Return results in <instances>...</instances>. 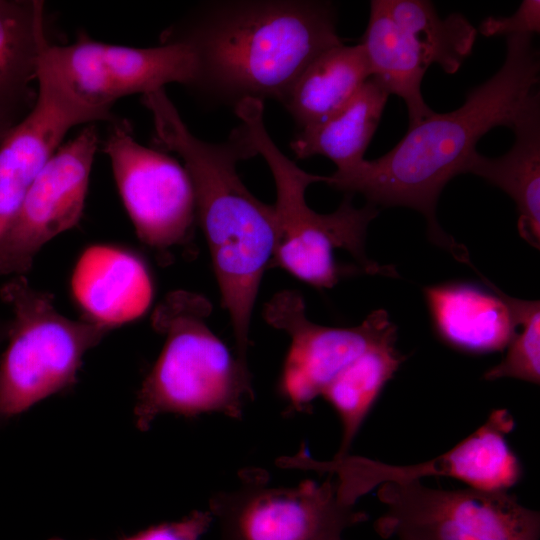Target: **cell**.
Returning <instances> with one entry per match:
<instances>
[{
  "label": "cell",
  "mask_w": 540,
  "mask_h": 540,
  "mask_svg": "<svg viewBox=\"0 0 540 540\" xmlns=\"http://www.w3.org/2000/svg\"><path fill=\"white\" fill-rule=\"evenodd\" d=\"M539 76V53L532 36H507L501 68L473 88L459 108L441 114L433 111L408 127L389 152L375 160L365 159L352 170L335 171L326 184L346 194L360 193L375 206L419 211L432 241L462 261L467 250L441 229L436 218L440 193L463 173L484 134L497 126L511 129L536 92Z\"/></svg>",
  "instance_id": "cell-1"
},
{
  "label": "cell",
  "mask_w": 540,
  "mask_h": 540,
  "mask_svg": "<svg viewBox=\"0 0 540 540\" xmlns=\"http://www.w3.org/2000/svg\"><path fill=\"white\" fill-rule=\"evenodd\" d=\"M160 41L188 45L192 89L215 102L281 101L304 68L343 43L333 3L317 0H215L164 30Z\"/></svg>",
  "instance_id": "cell-2"
},
{
  "label": "cell",
  "mask_w": 540,
  "mask_h": 540,
  "mask_svg": "<svg viewBox=\"0 0 540 540\" xmlns=\"http://www.w3.org/2000/svg\"><path fill=\"white\" fill-rule=\"evenodd\" d=\"M142 104L152 115L155 148L177 154L191 178L197 223L230 316L237 357L247 363L252 310L278 234L274 204L252 195L236 170L239 161L258 154L243 125L223 142L196 137L164 90L145 96Z\"/></svg>",
  "instance_id": "cell-3"
},
{
  "label": "cell",
  "mask_w": 540,
  "mask_h": 540,
  "mask_svg": "<svg viewBox=\"0 0 540 540\" xmlns=\"http://www.w3.org/2000/svg\"><path fill=\"white\" fill-rule=\"evenodd\" d=\"M234 111L276 186L278 234L270 267H280L316 288H331L346 273L397 276L394 267L381 266L366 255V232L378 215L377 206L357 208L353 195L346 194L334 212H315L306 203V189L326 183L327 177L302 170L276 146L264 124L263 101L243 100Z\"/></svg>",
  "instance_id": "cell-4"
},
{
  "label": "cell",
  "mask_w": 540,
  "mask_h": 540,
  "mask_svg": "<svg viewBox=\"0 0 540 540\" xmlns=\"http://www.w3.org/2000/svg\"><path fill=\"white\" fill-rule=\"evenodd\" d=\"M211 312L207 298L185 290L168 293L155 308L152 327L165 343L137 396L139 430H148L163 413H221L238 419L253 399L248 364L211 331L206 322Z\"/></svg>",
  "instance_id": "cell-5"
},
{
  "label": "cell",
  "mask_w": 540,
  "mask_h": 540,
  "mask_svg": "<svg viewBox=\"0 0 540 540\" xmlns=\"http://www.w3.org/2000/svg\"><path fill=\"white\" fill-rule=\"evenodd\" d=\"M0 297L12 312L0 356L2 421L74 385L84 355L110 330L62 315L53 296L31 286L25 275L7 280Z\"/></svg>",
  "instance_id": "cell-6"
},
{
  "label": "cell",
  "mask_w": 540,
  "mask_h": 540,
  "mask_svg": "<svg viewBox=\"0 0 540 540\" xmlns=\"http://www.w3.org/2000/svg\"><path fill=\"white\" fill-rule=\"evenodd\" d=\"M196 72L194 53L182 42L160 41L155 47L136 48L96 41L81 33L67 45L49 43L37 75L110 124L119 120L111 108L120 98L143 96L172 83L192 88Z\"/></svg>",
  "instance_id": "cell-7"
},
{
  "label": "cell",
  "mask_w": 540,
  "mask_h": 540,
  "mask_svg": "<svg viewBox=\"0 0 540 540\" xmlns=\"http://www.w3.org/2000/svg\"><path fill=\"white\" fill-rule=\"evenodd\" d=\"M295 487L270 484L268 473L245 468L238 485L215 493L209 511L219 540H343L346 529L368 519L342 496L337 478Z\"/></svg>",
  "instance_id": "cell-8"
},
{
  "label": "cell",
  "mask_w": 540,
  "mask_h": 540,
  "mask_svg": "<svg viewBox=\"0 0 540 540\" xmlns=\"http://www.w3.org/2000/svg\"><path fill=\"white\" fill-rule=\"evenodd\" d=\"M376 489L384 512L374 529L383 539L540 540V513L509 490H444L421 481Z\"/></svg>",
  "instance_id": "cell-9"
},
{
  "label": "cell",
  "mask_w": 540,
  "mask_h": 540,
  "mask_svg": "<svg viewBox=\"0 0 540 540\" xmlns=\"http://www.w3.org/2000/svg\"><path fill=\"white\" fill-rule=\"evenodd\" d=\"M102 150L139 240L164 257L175 248L191 253L196 200L184 165L165 151L138 143L123 119L110 123Z\"/></svg>",
  "instance_id": "cell-10"
},
{
  "label": "cell",
  "mask_w": 540,
  "mask_h": 540,
  "mask_svg": "<svg viewBox=\"0 0 540 540\" xmlns=\"http://www.w3.org/2000/svg\"><path fill=\"white\" fill-rule=\"evenodd\" d=\"M514 425L508 410L495 409L453 448L416 464H388L349 454L326 462L307 457L302 466L304 470L335 475L343 496L353 504L381 484L421 481L425 477H448L470 488L504 491L522 476L521 463L506 440Z\"/></svg>",
  "instance_id": "cell-11"
},
{
  "label": "cell",
  "mask_w": 540,
  "mask_h": 540,
  "mask_svg": "<svg viewBox=\"0 0 540 540\" xmlns=\"http://www.w3.org/2000/svg\"><path fill=\"white\" fill-rule=\"evenodd\" d=\"M99 143L88 124L47 161L0 235V276L25 275L45 244L79 223Z\"/></svg>",
  "instance_id": "cell-12"
},
{
  "label": "cell",
  "mask_w": 540,
  "mask_h": 540,
  "mask_svg": "<svg viewBox=\"0 0 540 540\" xmlns=\"http://www.w3.org/2000/svg\"><path fill=\"white\" fill-rule=\"evenodd\" d=\"M267 323L291 338L279 390L289 410L303 412L326 386L370 347L397 337L388 313L374 310L355 327L336 328L313 323L295 290L276 293L264 306Z\"/></svg>",
  "instance_id": "cell-13"
},
{
  "label": "cell",
  "mask_w": 540,
  "mask_h": 540,
  "mask_svg": "<svg viewBox=\"0 0 540 540\" xmlns=\"http://www.w3.org/2000/svg\"><path fill=\"white\" fill-rule=\"evenodd\" d=\"M36 83L34 106L0 143V235L67 132L80 124L107 122L46 77L37 75Z\"/></svg>",
  "instance_id": "cell-14"
},
{
  "label": "cell",
  "mask_w": 540,
  "mask_h": 540,
  "mask_svg": "<svg viewBox=\"0 0 540 540\" xmlns=\"http://www.w3.org/2000/svg\"><path fill=\"white\" fill-rule=\"evenodd\" d=\"M71 291L83 319L111 330L146 313L153 299V282L138 254L96 244L78 258Z\"/></svg>",
  "instance_id": "cell-15"
},
{
  "label": "cell",
  "mask_w": 540,
  "mask_h": 540,
  "mask_svg": "<svg viewBox=\"0 0 540 540\" xmlns=\"http://www.w3.org/2000/svg\"><path fill=\"white\" fill-rule=\"evenodd\" d=\"M482 279L489 289L466 282L424 288L435 332L456 350L473 354L502 351L517 332L509 296Z\"/></svg>",
  "instance_id": "cell-16"
},
{
  "label": "cell",
  "mask_w": 540,
  "mask_h": 540,
  "mask_svg": "<svg viewBox=\"0 0 540 540\" xmlns=\"http://www.w3.org/2000/svg\"><path fill=\"white\" fill-rule=\"evenodd\" d=\"M41 0H0V121L14 126L34 106L39 60L49 44Z\"/></svg>",
  "instance_id": "cell-17"
},
{
  "label": "cell",
  "mask_w": 540,
  "mask_h": 540,
  "mask_svg": "<svg viewBox=\"0 0 540 540\" xmlns=\"http://www.w3.org/2000/svg\"><path fill=\"white\" fill-rule=\"evenodd\" d=\"M512 148L503 156H470L463 173L482 177L506 192L516 203L518 231L529 244H540V94L534 93L511 127Z\"/></svg>",
  "instance_id": "cell-18"
},
{
  "label": "cell",
  "mask_w": 540,
  "mask_h": 540,
  "mask_svg": "<svg viewBox=\"0 0 540 540\" xmlns=\"http://www.w3.org/2000/svg\"><path fill=\"white\" fill-rule=\"evenodd\" d=\"M389 93L370 77L338 111L299 129L290 143L296 158L320 155L334 162L336 172L354 169L376 132Z\"/></svg>",
  "instance_id": "cell-19"
},
{
  "label": "cell",
  "mask_w": 540,
  "mask_h": 540,
  "mask_svg": "<svg viewBox=\"0 0 540 540\" xmlns=\"http://www.w3.org/2000/svg\"><path fill=\"white\" fill-rule=\"evenodd\" d=\"M369 78L364 46L342 43L312 60L280 102L301 129L334 114Z\"/></svg>",
  "instance_id": "cell-20"
},
{
  "label": "cell",
  "mask_w": 540,
  "mask_h": 540,
  "mask_svg": "<svg viewBox=\"0 0 540 540\" xmlns=\"http://www.w3.org/2000/svg\"><path fill=\"white\" fill-rule=\"evenodd\" d=\"M361 44L366 52L370 77L389 95L395 94L405 102L408 127L433 113L421 92L429 65L410 35L386 12L381 0L370 2L369 20Z\"/></svg>",
  "instance_id": "cell-21"
},
{
  "label": "cell",
  "mask_w": 540,
  "mask_h": 540,
  "mask_svg": "<svg viewBox=\"0 0 540 540\" xmlns=\"http://www.w3.org/2000/svg\"><path fill=\"white\" fill-rule=\"evenodd\" d=\"M396 340L392 337L367 349L323 390L321 396L332 406L342 427L341 444L333 459L349 455L365 418L405 360L396 349Z\"/></svg>",
  "instance_id": "cell-22"
},
{
  "label": "cell",
  "mask_w": 540,
  "mask_h": 540,
  "mask_svg": "<svg viewBox=\"0 0 540 540\" xmlns=\"http://www.w3.org/2000/svg\"><path fill=\"white\" fill-rule=\"evenodd\" d=\"M390 17L414 40L426 63L456 73L472 53L477 30L461 13L442 18L426 0H381Z\"/></svg>",
  "instance_id": "cell-23"
},
{
  "label": "cell",
  "mask_w": 540,
  "mask_h": 540,
  "mask_svg": "<svg viewBox=\"0 0 540 540\" xmlns=\"http://www.w3.org/2000/svg\"><path fill=\"white\" fill-rule=\"evenodd\" d=\"M509 304L521 331L515 333L503 360L484 373L494 381L514 378L533 384L540 382V302L509 297Z\"/></svg>",
  "instance_id": "cell-24"
},
{
  "label": "cell",
  "mask_w": 540,
  "mask_h": 540,
  "mask_svg": "<svg viewBox=\"0 0 540 540\" xmlns=\"http://www.w3.org/2000/svg\"><path fill=\"white\" fill-rule=\"evenodd\" d=\"M213 521L209 510H196L180 520L151 526L120 540H201Z\"/></svg>",
  "instance_id": "cell-25"
},
{
  "label": "cell",
  "mask_w": 540,
  "mask_h": 540,
  "mask_svg": "<svg viewBox=\"0 0 540 540\" xmlns=\"http://www.w3.org/2000/svg\"><path fill=\"white\" fill-rule=\"evenodd\" d=\"M478 31L485 37L530 35L540 32V1L523 0L509 17L485 18Z\"/></svg>",
  "instance_id": "cell-26"
},
{
  "label": "cell",
  "mask_w": 540,
  "mask_h": 540,
  "mask_svg": "<svg viewBox=\"0 0 540 540\" xmlns=\"http://www.w3.org/2000/svg\"><path fill=\"white\" fill-rule=\"evenodd\" d=\"M12 127V125L0 121V143Z\"/></svg>",
  "instance_id": "cell-27"
},
{
  "label": "cell",
  "mask_w": 540,
  "mask_h": 540,
  "mask_svg": "<svg viewBox=\"0 0 540 540\" xmlns=\"http://www.w3.org/2000/svg\"><path fill=\"white\" fill-rule=\"evenodd\" d=\"M7 327H8V322H1L0 321V344L3 340L6 339V336H7Z\"/></svg>",
  "instance_id": "cell-28"
},
{
  "label": "cell",
  "mask_w": 540,
  "mask_h": 540,
  "mask_svg": "<svg viewBox=\"0 0 540 540\" xmlns=\"http://www.w3.org/2000/svg\"><path fill=\"white\" fill-rule=\"evenodd\" d=\"M49 540H66V539L54 537V538H51V539H49ZM90 540H95V539H90Z\"/></svg>",
  "instance_id": "cell-29"
}]
</instances>
